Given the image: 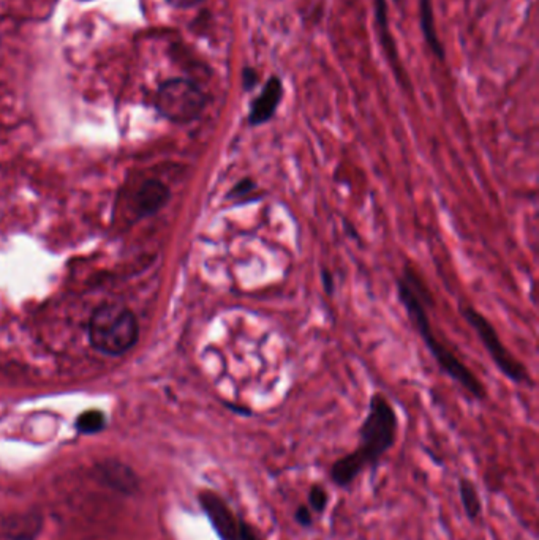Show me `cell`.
<instances>
[{
  "label": "cell",
  "instance_id": "obj_1",
  "mask_svg": "<svg viewBox=\"0 0 539 540\" xmlns=\"http://www.w3.org/2000/svg\"><path fill=\"white\" fill-rule=\"evenodd\" d=\"M397 432L399 417L394 406L383 394H374L367 415L359 426L358 447L337 458L329 469L334 485L348 488L365 469H376L383 456L394 447Z\"/></svg>",
  "mask_w": 539,
  "mask_h": 540
},
{
  "label": "cell",
  "instance_id": "obj_2",
  "mask_svg": "<svg viewBox=\"0 0 539 540\" xmlns=\"http://www.w3.org/2000/svg\"><path fill=\"white\" fill-rule=\"evenodd\" d=\"M397 289H399V300L402 302V305L405 306L406 315L412 321L413 327L423 338L425 348L429 349V353L435 359L438 366L448 375L449 378L467 390L473 398L484 400L485 389L483 383L440 338L434 335L431 319L427 315L429 295H427L424 285L416 275V272L413 269H406L397 282Z\"/></svg>",
  "mask_w": 539,
  "mask_h": 540
},
{
  "label": "cell",
  "instance_id": "obj_3",
  "mask_svg": "<svg viewBox=\"0 0 539 540\" xmlns=\"http://www.w3.org/2000/svg\"><path fill=\"white\" fill-rule=\"evenodd\" d=\"M138 321L128 308L105 305L92 315L89 338L92 346L104 355L127 353L138 340Z\"/></svg>",
  "mask_w": 539,
  "mask_h": 540
},
{
  "label": "cell",
  "instance_id": "obj_4",
  "mask_svg": "<svg viewBox=\"0 0 539 540\" xmlns=\"http://www.w3.org/2000/svg\"><path fill=\"white\" fill-rule=\"evenodd\" d=\"M207 96L194 81L175 78L160 85L157 92L158 113L175 124H190L206 108Z\"/></svg>",
  "mask_w": 539,
  "mask_h": 540
},
{
  "label": "cell",
  "instance_id": "obj_5",
  "mask_svg": "<svg viewBox=\"0 0 539 540\" xmlns=\"http://www.w3.org/2000/svg\"><path fill=\"white\" fill-rule=\"evenodd\" d=\"M462 316L474 330L479 342L484 345L485 351L491 355L492 362L497 365L498 370L504 373L509 381L519 385H532V379H530L527 368L522 365L521 362L515 359L508 349L504 348L497 330L491 325L489 319L476 312L473 306L462 308Z\"/></svg>",
  "mask_w": 539,
  "mask_h": 540
},
{
  "label": "cell",
  "instance_id": "obj_6",
  "mask_svg": "<svg viewBox=\"0 0 539 540\" xmlns=\"http://www.w3.org/2000/svg\"><path fill=\"white\" fill-rule=\"evenodd\" d=\"M198 501L218 539L239 540L241 516H237L236 512L231 509L226 499L214 490H203L198 495Z\"/></svg>",
  "mask_w": 539,
  "mask_h": 540
},
{
  "label": "cell",
  "instance_id": "obj_7",
  "mask_svg": "<svg viewBox=\"0 0 539 540\" xmlns=\"http://www.w3.org/2000/svg\"><path fill=\"white\" fill-rule=\"evenodd\" d=\"M284 94L285 89L279 76L274 75L267 79L260 94L250 103L249 115H247L249 125L261 126L271 122L277 115L280 103L284 100Z\"/></svg>",
  "mask_w": 539,
  "mask_h": 540
},
{
  "label": "cell",
  "instance_id": "obj_8",
  "mask_svg": "<svg viewBox=\"0 0 539 540\" xmlns=\"http://www.w3.org/2000/svg\"><path fill=\"white\" fill-rule=\"evenodd\" d=\"M374 10H375V25L378 35H380V42H382L383 48L386 51L389 64L399 76V55H397V49H395L394 38L389 32L388 0H374Z\"/></svg>",
  "mask_w": 539,
  "mask_h": 540
},
{
  "label": "cell",
  "instance_id": "obj_9",
  "mask_svg": "<svg viewBox=\"0 0 539 540\" xmlns=\"http://www.w3.org/2000/svg\"><path fill=\"white\" fill-rule=\"evenodd\" d=\"M419 25L423 30V35L432 53L436 59L444 60L446 53L443 46L438 34H436L435 21H434V8H432V0H419Z\"/></svg>",
  "mask_w": 539,
  "mask_h": 540
},
{
  "label": "cell",
  "instance_id": "obj_10",
  "mask_svg": "<svg viewBox=\"0 0 539 540\" xmlns=\"http://www.w3.org/2000/svg\"><path fill=\"white\" fill-rule=\"evenodd\" d=\"M168 198H170V192L166 186L155 180H149L143 186L140 196H138V209L143 215H151V214H155L158 209H162Z\"/></svg>",
  "mask_w": 539,
  "mask_h": 540
},
{
  "label": "cell",
  "instance_id": "obj_11",
  "mask_svg": "<svg viewBox=\"0 0 539 540\" xmlns=\"http://www.w3.org/2000/svg\"><path fill=\"white\" fill-rule=\"evenodd\" d=\"M459 498L468 520L472 523L478 522L479 516L483 515V501L474 482L468 477L459 479Z\"/></svg>",
  "mask_w": 539,
  "mask_h": 540
},
{
  "label": "cell",
  "instance_id": "obj_12",
  "mask_svg": "<svg viewBox=\"0 0 539 540\" xmlns=\"http://www.w3.org/2000/svg\"><path fill=\"white\" fill-rule=\"evenodd\" d=\"M309 509L316 514V515H322L323 512L327 509L329 505V493L322 484H314L310 486L309 493H307V503Z\"/></svg>",
  "mask_w": 539,
  "mask_h": 540
},
{
  "label": "cell",
  "instance_id": "obj_13",
  "mask_svg": "<svg viewBox=\"0 0 539 540\" xmlns=\"http://www.w3.org/2000/svg\"><path fill=\"white\" fill-rule=\"evenodd\" d=\"M105 426V415L100 411H85L76 420V428L85 435L97 433Z\"/></svg>",
  "mask_w": 539,
  "mask_h": 540
},
{
  "label": "cell",
  "instance_id": "obj_14",
  "mask_svg": "<svg viewBox=\"0 0 539 540\" xmlns=\"http://www.w3.org/2000/svg\"><path fill=\"white\" fill-rule=\"evenodd\" d=\"M255 190H256V185H255L254 180L245 177V179L239 180L236 185L231 188L228 192V199L247 198V195H254Z\"/></svg>",
  "mask_w": 539,
  "mask_h": 540
},
{
  "label": "cell",
  "instance_id": "obj_15",
  "mask_svg": "<svg viewBox=\"0 0 539 540\" xmlns=\"http://www.w3.org/2000/svg\"><path fill=\"white\" fill-rule=\"evenodd\" d=\"M293 516H294V522H296L301 528L309 529L314 526V512L309 509V505H297Z\"/></svg>",
  "mask_w": 539,
  "mask_h": 540
},
{
  "label": "cell",
  "instance_id": "obj_16",
  "mask_svg": "<svg viewBox=\"0 0 539 540\" xmlns=\"http://www.w3.org/2000/svg\"><path fill=\"white\" fill-rule=\"evenodd\" d=\"M260 85V76L258 72L255 70L254 66H244L243 68V87L245 92L254 90L256 85Z\"/></svg>",
  "mask_w": 539,
  "mask_h": 540
},
{
  "label": "cell",
  "instance_id": "obj_17",
  "mask_svg": "<svg viewBox=\"0 0 539 540\" xmlns=\"http://www.w3.org/2000/svg\"><path fill=\"white\" fill-rule=\"evenodd\" d=\"M239 540H266L263 537L260 531L255 528L252 523L241 518V531H239Z\"/></svg>",
  "mask_w": 539,
  "mask_h": 540
},
{
  "label": "cell",
  "instance_id": "obj_18",
  "mask_svg": "<svg viewBox=\"0 0 539 540\" xmlns=\"http://www.w3.org/2000/svg\"><path fill=\"white\" fill-rule=\"evenodd\" d=\"M171 6L179 8V10H187V8H194V6L200 5L203 0H166Z\"/></svg>",
  "mask_w": 539,
  "mask_h": 540
},
{
  "label": "cell",
  "instance_id": "obj_19",
  "mask_svg": "<svg viewBox=\"0 0 539 540\" xmlns=\"http://www.w3.org/2000/svg\"><path fill=\"white\" fill-rule=\"evenodd\" d=\"M323 276H326V282L323 280L324 282L323 285L326 286L327 295H331L333 293V278H331V275L327 272H323Z\"/></svg>",
  "mask_w": 539,
  "mask_h": 540
},
{
  "label": "cell",
  "instance_id": "obj_20",
  "mask_svg": "<svg viewBox=\"0 0 539 540\" xmlns=\"http://www.w3.org/2000/svg\"><path fill=\"white\" fill-rule=\"evenodd\" d=\"M395 4H397V5H399V0H394Z\"/></svg>",
  "mask_w": 539,
  "mask_h": 540
}]
</instances>
